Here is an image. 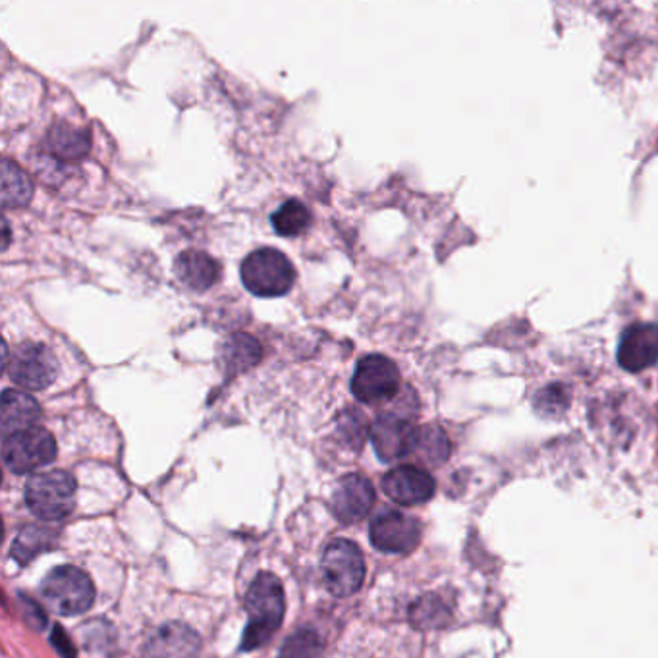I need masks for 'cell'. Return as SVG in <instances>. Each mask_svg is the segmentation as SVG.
Masks as SVG:
<instances>
[{"mask_svg": "<svg viewBox=\"0 0 658 658\" xmlns=\"http://www.w3.org/2000/svg\"><path fill=\"white\" fill-rule=\"evenodd\" d=\"M419 459L429 466H441L451 456V441L437 425H427L417 431L415 451Z\"/></svg>", "mask_w": 658, "mask_h": 658, "instance_id": "obj_21", "label": "cell"}, {"mask_svg": "<svg viewBox=\"0 0 658 658\" xmlns=\"http://www.w3.org/2000/svg\"><path fill=\"white\" fill-rule=\"evenodd\" d=\"M271 226L282 237L302 236L311 226L310 209L302 201L290 200L282 203L271 216Z\"/></svg>", "mask_w": 658, "mask_h": 658, "instance_id": "obj_20", "label": "cell"}, {"mask_svg": "<svg viewBox=\"0 0 658 658\" xmlns=\"http://www.w3.org/2000/svg\"><path fill=\"white\" fill-rule=\"evenodd\" d=\"M341 431L352 446H362L367 435V422L362 412H350L342 417Z\"/></svg>", "mask_w": 658, "mask_h": 658, "instance_id": "obj_26", "label": "cell"}, {"mask_svg": "<svg viewBox=\"0 0 658 658\" xmlns=\"http://www.w3.org/2000/svg\"><path fill=\"white\" fill-rule=\"evenodd\" d=\"M52 537V532L41 529V527H28L23 529L20 539L14 543V558L20 563L26 564L30 558L49 547V539Z\"/></svg>", "mask_w": 658, "mask_h": 658, "instance_id": "obj_24", "label": "cell"}, {"mask_svg": "<svg viewBox=\"0 0 658 658\" xmlns=\"http://www.w3.org/2000/svg\"><path fill=\"white\" fill-rule=\"evenodd\" d=\"M375 490L363 475H346L334 488L333 512L342 524H355L370 514Z\"/></svg>", "mask_w": 658, "mask_h": 658, "instance_id": "obj_12", "label": "cell"}, {"mask_svg": "<svg viewBox=\"0 0 658 658\" xmlns=\"http://www.w3.org/2000/svg\"><path fill=\"white\" fill-rule=\"evenodd\" d=\"M398 367L386 355H365L355 365L352 377V394L362 404H381L393 399L399 391Z\"/></svg>", "mask_w": 658, "mask_h": 658, "instance_id": "obj_7", "label": "cell"}, {"mask_svg": "<svg viewBox=\"0 0 658 658\" xmlns=\"http://www.w3.org/2000/svg\"><path fill=\"white\" fill-rule=\"evenodd\" d=\"M383 488L394 503L412 506V504L427 503L433 498L435 479L422 467L402 466L386 474Z\"/></svg>", "mask_w": 658, "mask_h": 658, "instance_id": "obj_13", "label": "cell"}, {"mask_svg": "<svg viewBox=\"0 0 658 658\" xmlns=\"http://www.w3.org/2000/svg\"><path fill=\"white\" fill-rule=\"evenodd\" d=\"M26 503L38 518H68L75 506L74 477L62 469L33 475L26 485Z\"/></svg>", "mask_w": 658, "mask_h": 658, "instance_id": "obj_4", "label": "cell"}, {"mask_svg": "<svg viewBox=\"0 0 658 658\" xmlns=\"http://www.w3.org/2000/svg\"><path fill=\"white\" fill-rule=\"evenodd\" d=\"M2 458L10 472L30 474L57 458V441L43 427L20 431L4 437Z\"/></svg>", "mask_w": 658, "mask_h": 658, "instance_id": "obj_8", "label": "cell"}, {"mask_svg": "<svg viewBox=\"0 0 658 658\" xmlns=\"http://www.w3.org/2000/svg\"><path fill=\"white\" fill-rule=\"evenodd\" d=\"M219 354H221L224 371L230 375H237V373L252 370L261 362L263 348H261L260 342L250 334L237 333L222 342Z\"/></svg>", "mask_w": 658, "mask_h": 658, "instance_id": "obj_18", "label": "cell"}, {"mask_svg": "<svg viewBox=\"0 0 658 658\" xmlns=\"http://www.w3.org/2000/svg\"><path fill=\"white\" fill-rule=\"evenodd\" d=\"M371 441L378 458L383 462H396L406 458L415 451L417 431L406 417L396 414L378 415L371 427Z\"/></svg>", "mask_w": 658, "mask_h": 658, "instance_id": "obj_11", "label": "cell"}, {"mask_svg": "<svg viewBox=\"0 0 658 658\" xmlns=\"http://www.w3.org/2000/svg\"><path fill=\"white\" fill-rule=\"evenodd\" d=\"M281 658H323V641L313 629H297L282 645Z\"/></svg>", "mask_w": 658, "mask_h": 658, "instance_id": "obj_23", "label": "cell"}, {"mask_svg": "<svg viewBox=\"0 0 658 658\" xmlns=\"http://www.w3.org/2000/svg\"><path fill=\"white\" fill-rule=\"evenodd\" d=\"M47 607L60 616L88 613L95 600V587L88 574L75 566H60L44 577L41 585Z\"/></svg>", "mask_w": 658, "mask_h": 658, "instance_id": "obj_3", "label": "cell"}, {"mask_svg": "<svg viewBox=\"0 0 658 658\" xmlns=\"http://www.w3.org/2000/svg\"><path fill=\"white\" fill-rule=\"evenodd\" d=\"M422 539V527L402 512H385L371 524V543L383 553L402 555L417 547Z\"/></svg>", "mask_w": 658, "mask_h": 658, "instance_id": "obj_10", "label": "cell"}, {"mask_svg": "<svg viewBox=\"0 0 658 658\" xmlns=\"http://www.w3.org/2000/svg\"><path fill=\"white\" fill-rule=\"evenodd\" d=\"M325 587L334 597H350L360 591L365 579L362 550L348 539H334L323 555Z\"/></svg>", "mask_w": 658, "mask_h": 658, "instance_id": "obj_6", "label": "cell"}, {"mask_svg": "<svg viewBox=\"0 0 658 658\" xmlns=\"http://www.w3.org/2000/svg\"><path fill=\"white\" fill-rule=\"evenodd\" d=\"M8 242H10V229H8V222L4 221V244H2L4 250H8Z\"/></svg>", "mask_w": 658, "mask_h": 658, "instance_id": "obj_27", "label": "cell"}, {"mask_svg": "<svg viewBox=\"0 0 658 658\" xmlns=\"http://www.w3.org/2000/svg\"><path fill=\"white\" fill-rule=\"evenodd\" d=\"M409 618H412L415 628H443L444 624L451 620V610L438 597L427 595V597H422L415 603L412 610H409Z\"/></svg>", "mask_w": 658, "mask_h": 658, "instance_id": "obj_22", "label": "cell"}, {"mask_svg": "<svg viewBox=\"0 0 658 658\" xmlns=\"http://www.w3.org/2000/svg\"><path fill=\"white\" fill-rule=\"evenodd\" d=\"M245 290L257 297L286 296L296 284V266L274 247L250 253L240 269Z\"/></svg>", "mask_w": 658, "mask_h": 658, "instance_id": "obj_2", "label": "cell"}, {"mask_svg": "<svg viewBox=\"0 0 658 658\" xmlns=\"http://www.w3.org/2000/svg\"><path fill=\"white\" fill-rule=\"evenodd\" d=\"M47 149L60 161L74 163L85 159L91 151V135L85 128L75 126L70 122H57L47 133Z\"/></svg>", "mask_w": 658, "mask_h": 658, "instance_id": "obj_17", "label": "cell"}, {"mask_svg": "<svg viewBox=\"0 0 658 658\" xmlns=\"http://www.w3.org/2000/svg\"><path fill=\"white\" fill-rule=\"evenodd\" d=\"M41 406L31 394L8 388L0 399V429L2 437H10L20 431L38 427Z\"/></svg>", "mask_w": 658, "mask_h": 658, "instance_id": "obj_14", "label": "cell"}, {"mask_svg": "<svg viewBox=\"0 0 658 658\" xmlns=\"http://www.w3.org/2000/svg\"><path fill=\"white\" fill-rule=\"evenodd\" d=\"M616 360L621 370L641 373L658 363L657 323H634L624 328L616 350Z\"/></svg>", "mask_w": 658, "mask_h": 658, "instance_id": "obj_9", "label": "cell"}, {"mask_svg": "<svg viewBox=\"0 0 658 658\" xmlns=\"http://www.w3.org/2000/svg\"><path fill=\"white\" fill-rule=\"evenodd\" d=\"M221 263L200 250H188L174 261V274L185 288L205 292L221 279Z\"/></svg>", "mask_w": 658, "mask_h": 658, "instance_id": "obj_15", "label": "cell"}, {"mask_svg": "<svg viewBox=\"0 0 658 658\" xmlns=\"http://www.w3.org/2000/svg\"><path fill=\"white\" fill-rule=\"evenodd\" d=\"M4 371L14 385L26 391H43L59 377V360L51 348L39 342H23L8 354L4 346Z\"/></svg>", "mask_w": 658, "mask_h": 658, "instance_id": "obj_5", "label": "cell"}, {"mask_svg": "<svg viewBox=\"0 0 658 658\" xmlns=\"http://www.w3.org/2000/svg\"><path fill=\"white\" fill-rule=\"evenodd\" d=\"M568 407V394L563 386L543 388L535 398V409L543 415H560Z\"/></svg>", "mask_w": 658, "mask_h": 658, "instance_id": "obj_25", "label": "cell"}, {"mask_svg": "<svg viewBox=\"0 0 658 658\" xmlns=\"http://www.w3.org/2000/svg\"><path fill=\"white\" fill-rule=\"evenodd\" d=\"M247 608V628H245L242 649L253 651L265 645L274 631L281 628L284 618V589L281 579L273 574H260L253 579L245 599Z\"/></svg>", "mask_w": 658, "mask_h": 658, "instance_id": "obj_1", "label": "cell"}, {"mask_svg": "<svg viewBox=\"0 0 658 658\" xmlns=\"http://www.w3.org/2000/svg\"><path fill=\"white\" fill-rule=\"evenodd\" d=\"M2 207L22 209L33 200V182L20 164L4 159L2 161Z\"/></svg>", "mask_w": 658, "mask_h": 658, "instance_id": "obj_19", "label": "cell"}, {"mask_svg": "<svg viewBox=\"0 0 658 658\" xmlns=\"http://www.w3.org/2000/svg\"><path fill=\"white\" fill-rule=\"evenodd\" d=\"M200 651V637L182 624H166L149 639L148 658H193Z\"/></svg>", "mask_w": 658, "mask_h": 658, "instance_id": "obj_16", "label": "cell"}]
</instances>
